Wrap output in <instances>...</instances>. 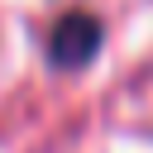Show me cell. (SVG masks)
<instances>
[{
    "mask_svg": "<svg viewBox=\"0 0 153 153\" xmlns=\"http://www.w3.org/2000/svg\"><path fill=\"white\" fill-rule=\"evenodd\" d=\"M96 48H100V24L91 14H67L53 29V43H48V53H53L57 67H81Z\"/></svg>",
    "mask_w": 153,
    "mask_h": 153,
    "instance_id": "6da1fadb",
    "label": "cell"
}]
</instances>
